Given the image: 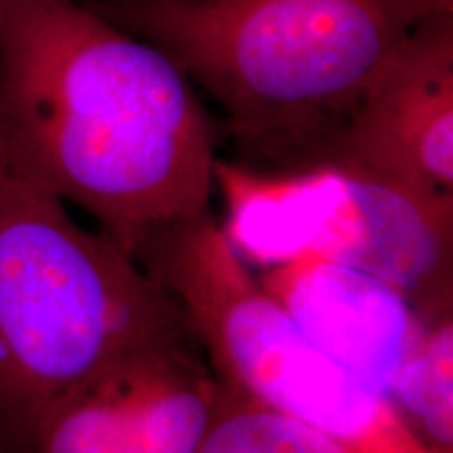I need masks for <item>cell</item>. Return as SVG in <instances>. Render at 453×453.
Returning a JSON list of instances; mask_svg holds the SVG:
<instances>
[{"mask_svg":"<svg viewBox=\"0 0 453 453\" xmlns=\"http://www.w3.org/2000/svg\"><path fill=\"white\" fill-rule=\"evenodd\" d=\"M223 111L237 162H321L378 70L453 0H84Z\"/></svg>","mask_w":453,"mask_h":453,"instance_id":"7a4b0ae2","label":"cell"},{"mask_svg":"<svg viewBox=\"0 0 453 453\" xmlns=\"http://www.w3.org/2000/svg\"><path fill=\"white\" fill-rule=\"evenodd\" d=\"M220 396L189 330L120 357L57 399L17 453H197Z\"/></svg>","mask_w":453,"mask_h":453,"instance_id":"8992f818","label":"cell"},{"mask_svg":"<svg viewBox=\"0 0 453 453\" xmlns=\"http://www.w3.org/2000/svg\"><path fill=\"white\" fill-rule=\"evenodd\" d=\"M197 453H350L336 441L223 387Z\"/></svg>","mask_w":453,"mask_h":453,"instance_id":"30bf717a","label":"cell"},{"mask_svg":"<svg viewBox=\"0 0 453 453\" xmlns=\"http://www.w3.org/2000/svg\"><path fill=\"white\" fill-rule=\"evenodd\" d=\"M189 332L116 242L0 143V453H17L57 399L120 357Z\"/></svg>","mask_w":453,"mask_h":453,"instance_id":"3957f363","label":"cell"},{"mask_svg":"<svg viewBox=\"0 0 453 453\" xmlns=\"http://www.w3.org/2000/svg\"><path fill=\"white\" fill-rule=\"evenodd\" d=\"M214 189L220 229L248 267L327 260L387 281L422 313L453 311V200L332 162L254 168L217 157Z\"/></svg>","mask_w":453,"mask_h":453,"instance_id":"5b68a950","label":"cell"},{"mask_svg":"<svg viewBox=\"0 0 453 453\" xmlns=\"http://www.w3.org/2000/svg\"><path fill=\"white\" fill-rule=\"evenodd\" d=\"M134 260L174 300L220 384L350 453H433L387 396L304 336L212 212L151 234Z\"/></svg>","mask_w":453,"mask_h":453,"instance_id":"277c9868","label":"cell"},{"mask_svg":"<svg viewBox=\"0 0 453 453\" xmlns=\"http://www.w3.org/2000/svg\"><path fill=\"white\" fill-rule=\"evenodd\" d=\"M0 143L130 257L211 212L217 139L194 82L84 0H0Z\"/></svg>","mask_w":453,"mask_h":453,"instance_id":"6da1fadb","label":"cell"},{"mask_svg":"<svg viewBox=\"0 0 453 453\" xmlns=\"http://www.w3.org/2000/svg\"><path fill=\"white\" fill-rule=\"evenodd\" d=\"M390 403L430 451L453 453V313L437 321Z\"/></svg>","mask_w":453,"mask_h":453,"instance_id":"9c48e42d","label":"cell"},{"mask_svg":"<svg viewBox=\"0 0 453 453\" xmlns=\"http://www.w3.org/2000/svg\"><path fill=\"white\" fill-rule=\"evenodd\" d=\"M321 162L453 200V11L399 42Z\"/></svg>","mask_w":453,"mask_h":453,"instance_id":"52a82bcc","label":"cell"},{"mask_svg":"<svg viewBox=\"0 0 453 453\" xmlns=\"http://www.w3.org/2000/svg\"><path fill=\"white\" fill-rule=\"evenodd\" d=\"M257 280L315 347L388 401L453 313H422L387 281L327 260H290Z\"/></svg>","mask_w":453,"mask_h":453,"instance_id":"ba28073f","label":"cell"}]
</instances>
